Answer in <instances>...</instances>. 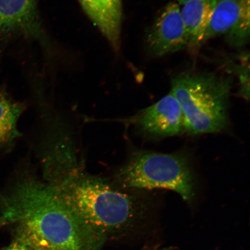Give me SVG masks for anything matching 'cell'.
Instances as JSON below:
<instances>
[{"label": "cell", "instance_id": "cell-3", "mask_svg": "<svg viewBox=\"0 0 250 250\" xmlns=\"http://www.w3.org/2000/svg\"><path fill=\"white\" fill-rule=\"evenodd\" d=\"M231 89L230 77L214 73H185L173 78L171 92L182 110L184 130L201 134L226 129Z\"/></svg>", "mask_w": 250, "mask_h": 250}, {"label": "cell", "instance_id": "cell-5", "mask_svg": "<svg viewBox=\"0 0 250 250\" xmlns=\"http://www.w3.org/2000/svg\"><path fill=\"white\" fill-rule=\"evenodd\" d=\"M250 0H216L202 44L224 36L232 47L241 48L250 40Z\"/></svg>", "mask_w": 250, "mask_h": 250}, {"label": "cell", "instance_id": "cell-11", "mask_svg": "<svg viewBox=\"0 0 250 250\" xmlns=\"http://www.w3.org/2000/svg\"><path fill=\"white\" fill-rule=\"evenodd\" d=\"M24 107L21 103L0 95V146L10 144L21 136L18 122Z\"/></svg>", "mask_w": 250, "mask_h": 250}, {"label": "cell", "instance_id": "cell-2", "mask_svg": "<svg viewBox=\"0 0 250 250\" xmlns=\"http://www.w3.org/2000/svg\"><path fill=\"white\" fill-rule=\"evenodd\" d=\"M50 183L86 226L104 234L126 229L145 216V200L117 188L101 178L74 168Z\"/></svg>", "mask_w": 250, "mask_h": 250}, {"label": "cell", "instance_id": "cell-12", "mask_svg": "<svg viewBox=\"0 0 250 250\" xmlns=\"http://www.w3.org/2000/svg\"><path fill=\"white\" fill-rule=\"evenodd\" d=\"M1 250H31L24 244L13 239L9 245L4 247Z\"/></svg>", "mask_w": 250, "mask_h": 250}, {"label": "cell", "instance_id": "cell-8", "mask_svg": "<svg viewBox=\"0 0 250 250\" xmlns=\"http://www.w3.org/2000/svg\"><path fill=\"white\" fill-rule=\"evenodd\" d=\"M90 20L116 51L120 48L123 4L122 0H78Z\"/></svg>", "mask_w": 250, "mask_h": 250}, {"label": "cell", "instance_id": "cell-9", "mask_svg": "<svg viewBox=\"0 0 250 250\" xmlns=\"http://www.w3.org/2000/svg\"><path fill=\"white\" fill-rule=\"evenodd\" d=\"M36 0H0V38L9 34L38 33Z\"/></svg>", "mask_w": 250, "mask_h": 250}, {"label": "cell", "instance_id": "cell-14", "mask_svg": "<svg viewBox=\"0 0 250 250\" xmlns=\"http://www.w3.org/2000/svg\"><path fill=\"white\" fill-rule=\"evenodd\" d=\"M167 250V249H164V250Z\"/></svg>", "mask_w": 250, "mask_h": 250}, {"label": "cell", "instance_id": "cell-1", "mask_svg": "<svg viewBox=\"0 0 250 250\" xmlns=\"http://www.w3.org/2000/svg\"><path fill=\"white\" fill-rule=\"evenodd\" d=\"M9 226L14 239L31 250H98L105 238L83 223L51 184L30 175L0 195V229Z\"/></svg>", "mask_w": 250, "mask_h": 250}, {"label": "cell", "instance_id": "cell-13", "mask_svg": "<svg viewBox=\"0 0 250 250\" xmlns=\"http://www.w3.org/2000/svg\"><path fill=\"white\" fill-rule=\"evenodd\" d=\"M178 2L177 4L179 5H183L184 3H186L187 1H188V0H176Z\"/></svg>", "mask_w": 250, "mask_h": 250}, {"label": "cell", "instance_id": "cell-4", "mask_svg": "<svg viewBox=\"0 0 250 250\" xmlns=\"http://www.w3.org/2000/svg\"><path fill=\"white\" fill-rule=\"evenodd\" d=\"M117 178L125 188L173 190L187 202L192 201L195 195L191 167L181 154L136 152L119 171Z\"/></svg>", "mask_w": 250, "mask_h": 250}, {"label": "cell", "instance_id": "cell-6", "mask_svg": "<svg viewBox=\"0 0 250 250\" xmlns=\"http://www.w3.org/2000/svg\"><path fill=\"white\" fill-rule=\"evenodd\" d=\"M180 9L177 3H168L149 29L146 43L152 55L162 56L186 48V33Z\"/></svg>", "mask_w": 250, "mask_h": 250}, {"label": "cell", "instance_id": "cell-7", "mask_svg": "<svg viewBox=\"0 0 250 250\" xmlns=\"http://www.w3.org/2000/svg\"><path fill=\"white\" fill-rule=\"evenodd\" d=\"M136 126L149 136L167 137L184 130L183 115L179 102L170 92L135 117Z\"/></svg>", "mask_w": 250, "mask_h": 250}, {"label": "cell", "instance_id": "cell-10", "mask_svg": "<svg viewBox=\"0 0 250 250\" xmlns=\"http://www.w3.org/2000/svg\"><path fill=\"white\" fill-rule=\"evenodd\" d=\"M216 0H188L180 9L185 28L187 48L195 50L202 45Z\"/></svg>", "mask_w": 250, "mask_h": 250}]
</instances>
